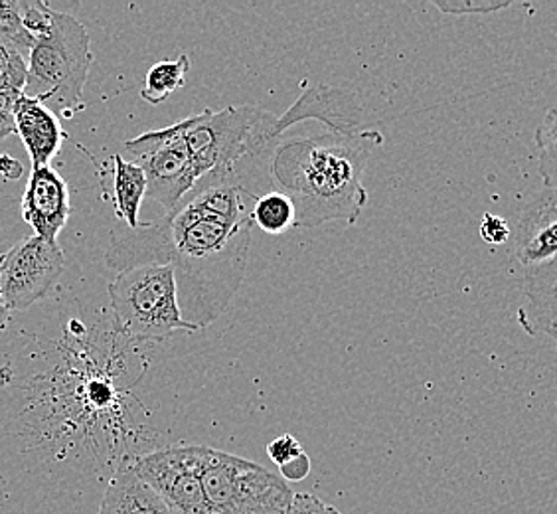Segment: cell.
Listing matches in <instances>:
<instances>
[{
	"label": "cell",
	"mask_w": 557,
	"mask_h": 514,
	"mask_svg": "<svg viewBox=\"0 0 557 514\" xmlns=\"http://www.w3.org/2000/svg\"><path fill=\"white\" fill-rule=\"evenodd\" d=\"M202 445H164L131 465L176 514H206L205 487L200 477Z\"/></svg>",
	"instance_id": "cell-9"
},
{
	"label": "cell",
	"mask_w": 557,
	"mask_h": 514,
	"mask_svg": "<svg viewBox=\"0 0 557 514\" xmlns=\"http://www.w3.org/2000/svg\"><path fill=\"white\" fill-rule=\"evenodd\" d=\"M515 256L524 269L544 266L557 257V188L532 196L512 230Z\"/></svg>",
	"instance_id": "cell-11"
},
{
	"label": "cell",
	"mask_w": 557,
	"mask_h": 514,
	"mask_svg": "<svg viewBox=\"0 0 557 514\" xmlns=\"http://www.w3.org/2000/svg\"><path fill=\"white\" fill-rule=\"evenodd\" d=\"M524 305L518 322L528 334H546L557 346V257L544 266L525 269Z\"/></svg>",
	"instance_id": "cell-14"
},
{
	"label": "cell",
	"mask_w": 557,
	"mask_h": 514,
	"mask_svg": "<svg viewBox=\"0 0 557 514\" xmlns=\"http://www.w3.org/2000/svg\"><path fill=\"white\" fill-rule=\"evenodd\" d=\"M481 237L491 246H500L512 237V228L503 216L484 215L481 222Z\"/></svg>",
	"instance_id": "cell-22"
},
{
	"label": "cell",
	"mask_w": 557,
	"mask_h": 514,
	"mask_svg": "<svg viewBox=\"0 0 557 514\" xmlns=\"http://www.w3.org/2000/svg\"><path fill=\"white\" fill-rule=\"evenodd\" d=\"M2 264H4V254H0V271H2ZM9 321H11V311H9L7 303H4L2 287H0V331H4L9 327Z\"/></svg>",
	"instance_id": "cell-27"
},
{
	"label": "cell",
	"mask_w": 557,
	"mask_h": 514,
	"mask_svg": "<svg viewBox=\"0 0 557 514\" xmlns=\"http://www.w3.org/2000/svg\"><path fill=\"white\" fill-rule=\"evenodd\" d=\"M380 145L384 135L372 127L278 143L271 159V181L295 204V228L336 220L356 224L368 204L362 174Z\"/></svg>",
	"instance_id": "cell-3"
},
{
	"label": "cell",
	"mask_w": 557,
	"mask_h": 514,
	"mask_svg": "<svg viewBox=\"0 0 557 514\" xmlns=\"http://www.w3.org/2000/svg\"><path fill=\"white\" fill-rule=\"evenodd\" d=\"M147 196V176L139 164L125 161L121 155L113 157V206L123 224L135 230L139 220L140 204Z\"/></svg>",
	"instance_id": "cell-16"
},
{
	"label": "cell",
	"mask_w": 557,
	"mask_h": 514,
	"mask_svg": "<svg viewBox=\"0 0 557 514\" xmlns=\"http://www.w3.org/2000/svg\"><path fill=\"white\" fill-rule=\"evenodd\" d=\"M258 198L230 172L206 174L159 220L135 230L117 225L106 264L117 273L171 266L183 317L202 331L230 307L246 279Z\"/></svg>",
	"instance_id": "cell-2"
},
{
	"label": "cell",
	"mask_w": 557,
	"mask_h": 514,
	"mask_svg": "<svg viewBox=\"0 0 557 514\" xmlns=\"http://www.w3.org/2000/svg\"><path fill=\"white\" fill-rule=\"evenodd\" d=\"M21 162L16 161V159H12L9 155H0V174L7 179V181H18L22 176Z\"/></svg>",
	"instance_id": "cell-26"
},
{
	"label": "cell",
	"mask_w": 557,
	"mask_h": 514,
	"mask_svg": "<svg viewBox=\"0 0 557 514\" xmlns=\"http://www.w3.org/2000/svg\"><path fill=\"white\" fill-rule=\"evenodd\" d=\"M200 477L206 514H285L289 482L253 461L202 445Z\"/></svg>",
	"instance_id": "cell-6"
},
{
	"label": "cell",
	"mask_w": 557,
	"mask_h": 514,
	"mask_svg": "<svg viewBox=\"0 0 557 514\" xmlns=\"http://www.w3.org/2000/svg\"><path fill=\"white\" fill-rule=\"evenodd\" d=\"M91 62L86 26L72 14L54 11L48 28L34 38L22 96L38 99L55 115L72 118L86 109L84 87Z\"/></svg>",
	"instance_id": "cell-4"
},
{
	"label": "cell",
	"mask_w": 557,
	"mask_h": 514,
	"mask_svg": "<svg viewBox=\"0 0 557 514\" xmlns=\"http://www.w3.org/2000/svg\"><path fill=\"white\" fill-rule=\"evenodd\" d=\"M108 293L113 325L131 343L143 346L174 332H198L183 317L171 266L125 269L109 283Z\"/></svg>",
	"instance_id": "cell-5"
},
{
	"label": "cell",
	"mask_w": 557,
	"mask_h": 514,
	"mask_svg": "<svg viewBox=\"0 0 557 514\" xmlns=\"http://www.w3.org/2000/svg\"><path fill=\"white\" fill-rule=\"evenodd\" d=\"M72 212L70 186L52 167L33 169L22 196V218L34 236L58 242Z\"/></svg>",
	"instance_id": "cell-10"
},
{
	"label": "cell",
	"mask_w": 557,
	"mask_h": 514,
	"mask_svg": "<svg viewBox=\"0 0 557 514\" xmlns=\"http://www.w3.org/2000/svg\"><path fill=\"white\" fill-rule=\"evenodd\" d=\"M309 473H311V460H309L307 453H302L297 460L290 461V463L283 465V467H278V475L285 481H302V479H307Z\"/></svg>",
	"instance_id": "cell-25"
},
{
	"label": "cell",
	"mask_w": 557,
	"mask_h": 514,
	"mask_svg": "<svg viewBox=\"0 0 557 514\" xmlns=\"http://www.w3.org/2000/svg\"><path fill=\"white\" fill-rule=\"evenodd\" d=\"M60 363L36 382L30 433L55 460L77 461L109 479L161 450L147 407L129 390L147 372L139 344L119 334L113 319L87 331L72 321Z\"/></svg>",
	"instance_id": "cell-1"
},
{
	"label": "cell",
	"mask_w": 557,
	"mask_h": 514,
	"mask_svg": "<svg viewBox=\"0 0 557 514\" xmlns=\"http://www.w3.org/2000/svg\"><path fill=\"white\" fill-rule=\"evenodd\" d=\"M97 514H176L131 467L113 475Z\"/></svg>",
	"instance_id": "cell-15"
},
{
	"label": "cell",
	"mask_w": 557,
	"mask_h": 514,
	"mask_svg": "<svg viewBox=\"0 0 557 514\" xmlns=\"http://www.w3.org/2000/svg\"><path fill=\"white\" fill-rule=\"evenodd\" d=\"M190 70L188 56L183 54L178 60H162L152 65L147 77L140 97L150 106H161L169 97L178 91L186 84V74Z\"/></svg>",
	"instance_id": "cell-17"
},
{
	"label": "cell",
	"mask_w": 557,
	"mask_h": 514,
	"mask_svg": "<svg viewBox=\"0 0 557 514\" xmlns=\"http://www.w3.org/2000/svg\"><path fill=\"white\" fill-rule=\"evenodd\" d=\"M253 224L269 236L285 234L289 228H295V204L278 191L263 194L253 206Z\"/></svg>",
	"instance_id": "cell-18"
},
{
	"label": "cell",
	"mask_w": 557,
	"mask_h": 514,
	"mask_svg": "<svg viewBox=\"0 0 557 514\" xmlns=\"http://www.w3.org/2000/svg\"><path fill=\"white\" fill-rule=\"evenodd\" d=\"M307 119H317L324 125H329V131H336V133L360 128L356 99L350 94H344L341 89H334L324 84L309 87L295 101V106L278 118V131L283 133L295 123L307 121Z\"/></svg>",
	"instance_id": "cell-13"
},
{
	"label": "cell",
	"mask_w": 557,
	"mask_h": 514,
	"mask_svg": "<svg viewBox=\"0 0 557 514\" xmlns=\"http://www.w3.org/2000/svg\"><path fill=\"white\" fill-rule=\"evenodd\" d=\"M302 453H305V450H302L299 440L290 433L278 436L268 445L269 460L273 461L277 467H283L290 461L297 460Z\"/></svg>",
	"instance_id": "cell-21"
},
{
	"label": "cell",
	"mask_w": 557,
	"mask_h": 514,
	"mask_svg": "<svg viewBox=\"0 0 557 514\" xmlns=\"http://www.w3.org/2000/svg\"><path fill=\"white\" fill-rule=\"evenodd\" d=\"M540 159L537 171L546 188H557V109H549L534 133Z\"/></svg>",
	"instance_id": "cell-19"
},
{
	"label": "cell",
	"mask_w": 557,
	"mask_h": 514,
	"mask_svg": "<svg viewBox=\"0 0 557 514\" xmlns=\"http://www.w3.org/2000/svg\"><path fill=\"white\" fill-rule=\"evenodd\" d=\"M65 269V256L58 242L33 236L4 254L0 287L9 311H26L50 295Z\"/></svg>",
	"instance_id": "cell-8"
},
{
	"label": "cell",
	"mask_w": 557,
	"mask_h": 514,
	"mask_svg": "<svg viewBox=\"0 0 557 514\" xmlns=\"http://www.w3.org/2000/svg\"><path fill=\"white\" fill-rule=\"evenodd\" d=\"M285 514H343L333 504L322 503L311 493H295Z\"/></svg>",
	"instance_id": "cell-23"
},
{
	"label": "cell",
	"mask_w": 557,
	"mask_h": 514,
	"mask_svg": "<svg viewBox=\"0 0 557 514\" xmlns=\"http://www.w3.org/2000/svg\"><path fill=\"white\" fill-rule=\"evenodd\" d=\"M0 28L21 34V36H30L22 26V2H11V0L0 2Z\"/></svg>",
	"instance_id": "cell-24"
},
{
	"label": "cell",
	"mask_w": 557,
	"mask_h": 514,
	"mask_svg": "<svg viewBox=\"0 0 557 514\" xmlns=\"http://www.w3.org/2000/svg\"><path fill=\"white\" fill-rule=\"evenodd\" d=\"M125 150L147 176V198L164 206L166 212L183 203L198 183L184 140L183 121L125 140Z\"/></svg>",
	"instance_id": "cell-7"
},
{
	"label": "cell",
	"mask_w": 557,
	"mask_h": 514,
	"mask_svg": "<svg viewBox=\"0 0 557 514\" xmlns=\"http://www.w3.org/2000/svg\"><path fill=\"white\" fill-rule=\"evenodd\" d=\"M12 118L14 131L30 155L33 169L50 167V161L60 152L65 139L64 128L54 111L38 99L21 94L12 109Z\"/></svg>",
	"instance_id": "cell-12"
},
{
	"label": "cell",
	"mask_w": 557,
	"mask_h": 514,
	"mask_svg": "<svg viewBox=\"0 0 557 514\" xmlns=\"http://www.w3.org/2000/svg\"><path fill=\"white\" fill-rule=\"evenodd\" d=\"M443 14L467 16V14H493L512 7V0H435Z\"/></svg>",
	"instance_id": "cell-20"
}]
</instances>
